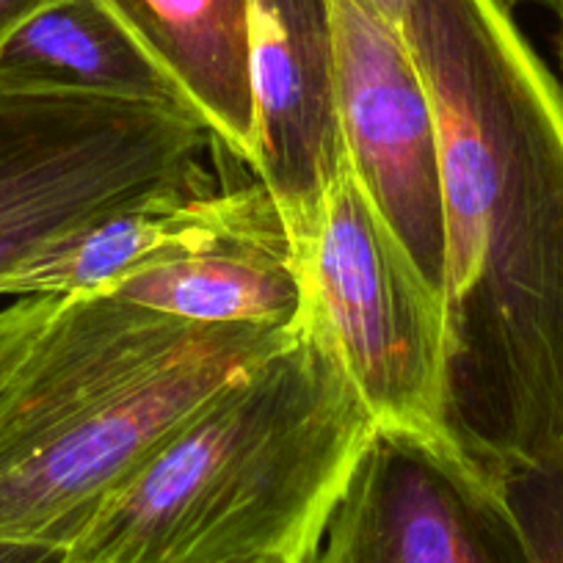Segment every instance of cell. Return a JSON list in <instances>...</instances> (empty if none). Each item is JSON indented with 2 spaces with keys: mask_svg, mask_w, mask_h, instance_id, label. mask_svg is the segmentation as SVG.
Returning <instances> with one entry per match:
<instances>
[{
  "mask_svg": "<svg viewBox=\"0 0 563 563\" xmlns=\"http://www.w3.org/2000/svg\"><path fill=\"white\" fill-rule=\"evenodd\" d=\"M216 177L199 164L153 197L73 232L14 271L0 296L111 294L124 282L238 238L285 230L252 166L210 139Z\"/></svg>",
  "mask_w": 563,
  "mask_h": 563,
  "instance_id": "9c48e42d",
  "label": "cell"
},
{
  "mask_svg": "<svg viewBox=\"0 0 563 563\" xmlns=\"http://www.w3.org/2000/svg\"><path fill=\"white\" fill-rule=\"evenodd\" d=\"M497 3H500V7H506L508 12H514V9L522 7V3H539V7L555 9L558 14L563 12V0H497Z\"/></svg>",
  "mask_w": 563,
  "mask_h": 563,
  "instance_id": "ac0fdd59",
  "label": "cell"
},
{
  "mask_svg": "<svg viewBox=\"0 0 563 563\" xmlns=\"http://www.w3.org/2000/svg\"><path fill=\"white\" fill-rule=\"evenodd\" d=\"M111 294L199 327L296 329L307 305L288 230L238 238L135 276Z\"/></svg>",
  "mask_w": 563,
  "mask_h": 563,
  "instance_id": "7c38bea8",
  "label": "cell"
},
{
  "mask_svg": "<svg viewBox=\"0 0 563 563\" xmlns=\"http://www.w3.org/2000/svg\"><path fill=\"white\" fill-rule=\"evenodd\" d=\"M62 299L64 296H25L18 305L0 310V393L56 316Z\"/></svg>",
  "mask_w": 563,
  "mask_h": 563,
  "instance_id": "5bb4252c",
  "label": "cell"
},
{
  "mask_svg": "<svg viewBox=\"0 0 563 563\" xmlns=\"http://www.w3.org/2000/svg\"><path fill=\"white\" fill-rule=\"evenodd\" d=\"M0 563H69L67 547L0 539Z\"/></svg>",
  "mask_w": 563,
  "mask_h": 563,
  "instance_id": "9a60e30c",
  "label": "cell"
},
{
  "mask_svg": "<svg viewBox=\"0 0 563 563\" xmlns=\"http://www.w3.org/2000/svg\"><path fill=\"white\" fill-rule=\"evenodd\" d=\"M249 166L274 199L296 263L345 169L329 0H249Z\"/></svg>",
  "mask_w": 563,
  "mask_h": 563,
  "instance_id": "52a82bcc",
  "label": "cell"
},
{
  "mask_svg": "<svg viewBox=\"0 0 563 563\" xmlns=\"http://www.w3.org/2000/svg\"><path fill=\"white\" fill-rule=\"evenodd\" d=\"M345 164L415 268L445 290L442 144L434 102L398 25L329 0Z\"/></svg>",
  "mask_w": 563,
  "mask_h": 563,
  "instance_id": "8992f818",
  "label": "cell"
},
{
  "mask_svg": "<svg viewBox=\"0 0 563 563\" xmlns=\"http://www.w3.org/2000/svg\"><path fill=\"white\" fill-rule=\"evenodd\" d=\"M508 500L528 539L530 561L563 563V462L508 478Z\"/></svg>",
  "mask_w": 563,
  "mask_h": 563,
  "instance_id": "4fadbf2b",
  "label": "cell"
},
{
  "mask_svg": "<svg viewBox=\"0 0 563 563\" xmlns=\"http://www.w3.org/2000/svg\"><path fill=\"white\" fill-rule=\"evenodd\" d=\"M376 434L305 305L294 338L199 406L69 563H310Z\"/></svg>",
  "mask_w": 563,
  "mask_h": 563,
  "instance_id": "7a4b0ae2",
  "label": "cell"
},
{
  "mask_svg": "<svg viewBox=\"0 0 563 563\" xmlns=\"http://www.w3.org/2000/svg\"><path fill=\"white\" fill-rule=\"evenodd\" d=\"M0 89L95 97L199 117L106 0H56L29 20L0 47Z\"/></svg>",
  "mask_w": 563,
  "mask_h": 563,
  "instance_id": "30bf717a",
  "label": "cell"
},
{
  "mask_svg": "<svg viewBox=\"0 0 563 563\" xmlns=\"http://www.w3.org/2000/svg\"><path fill=\"white\" fill-rule=\"evenodd\" d=\"M210 139L194 113L0 89V288L47 246L205 164Z\"/></svg>",
  "mask_w": 563,
  "mask_h": 563,
  "instance_id": "277c9868",
  "label": "cell"
},
{
  "mask_svg": "<svg viewBox=\"0 0 563 563\" xmlns=\"http://www.w3.org/2000/svg\"><path fill=\"white\" fill-rule=\"evenodd\" d=\"M310 563H533L508 484L376 434Z\"/></svg>",
  "mask_w": 563,
  "mask_h": 563,
  "instance_id": "ba28073f",
  "label": "cell"
},
{
  "mask_svg": "<svg viewBox=\"0 0 563 563\" xmlns=\"http://www.w3.org/2000/svg\"><path fill=\"white\" fill-rule=\"evenodd\" d=\"M191 100L213 139L249 164V0H106Z\"/></svg>",
  "mask_w": 563,
  "mask_h": 563,
  "instance_id": "8fae6325",
  "label": "cell"
},
{
  "mask_svg": "<svg viewBox=\"0 0 563 563\" xmlns=\"http://www.w3.org/2000/svg\"><path fill=\"white\" fill-rule=\"evenodd\" d=\"M294 332L246 323L205 327L153 376L29 451L0 459V539L69 550L210 395Z\"/></svg>",
  "mask_w": 563,
  "mask_h": 563,
  "instance_id": "5b68a950",
  "label": "cell"
},
{
  "mask_svg": "<svg viewBox=\"0 0 563 563\" xmlns=\"http://www.w3.org/2000/svg\"><path fill=\"white\" fill-rule=\"evenodd\" d=\"M561 18V36H558V58H561V69H563V12L558 14Z\"/></svg>",
  "mask_w": 563,
  "mask_h": 563,
  "instance_id": "d6986e66",
  "label": "cell"
},
{
  "mask_svg": "<svg viewBox=\"0 0 563 563\" xmlns=\"http://www.w3.org/2000/svg\"><path fill=\"white\" fill-rule=\"evenodd\" d=\"M299 268L307 307L321 318L378 434L467 478L506 484L459 429L445 299L415 268L349 164L329 191Z\"/></svg>",
  "mask_w": 563,
  "mask_h": 563,
  "instance_id": "3957f363",
  "label": "cell"
},
{
  "mask_svg": "<svg viewBox=\"0 0 563 563\" xmlns=\"http://www.w3.org/2000/svg\"><path fill=\"white\" fill-rule=\"evenodd\" d=\"M56 0H0V47Z\"/></svg>",
  "mask_w": 563,
  "mask_h": 563,
  "instance_id": "2e32d148",
  "label": "cell"
},
{
  "mask_svg": "<svg viewBox=\"0 0 563 563\" xmlns=\"http://www.w3.org/2000/svg\"><path fill=\"white\" fill-rule=\"evenodd\" d=\"M362 7L371 9V12H376L378 18L389 20L393 25L400 23V18H404V9H406V0H360Z\"/></svg>",
  "mask_w": 563,
  "mask_h": 563,
  "instance_id": "e0dca14e",
  "label": "cell"
},
{
  "mask_svg": "<svg viewBox=\"0 0 563 563\" xmlns=\"http://www.w3.org/2000/svg\"><path fill=\"white\" fill-rule=\"evenodd\" d=\"M440 124L453 409L508 478L563 462V86L497 0H406Z\"/></svg>",
  "mask_w": 563,
  "mask_h": 563,
  "instance_id": "6da1fadb",
  "label": "cell"
}]
</instances>
